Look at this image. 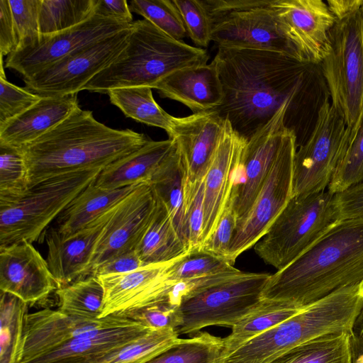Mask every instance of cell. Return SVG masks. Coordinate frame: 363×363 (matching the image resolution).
Here are the masks:
<instances>
[{"instance_id":"cell-1","label":"cell","mask_w":363,"mask_h":363,"mask_svg":"<svg viewBox=\"0 0 363 363\" xmlns=\"http://www.w3.org/2000/svg\"><path fill=\"white\" fill-rule=\"evenodd\" d=\"M213 61L223 94L214 110L247 140L296 95L306 65L277 52L225 47Z\"/></svg>"},{"instance_id":"cell-2","label":"cell","mask_w":363,"mask_h":363,"mask_svg":"<svg viewBox=\"0 0 363 363\" xmlns=\"http://www.w3.org/2000/svg\"><path fill=\"white\" fill-rule=\"evenodd\" d=\"M150 140L130 129L111 128L98 121L92 111L78 107L63 121L21 148L28 189L62 174L104 169Z\"/></svg>"},{"instance_id":"cell-3","label":"cell","mask_w":363,"mask_h":363,"mask_svg":"<svg viewBox=\"0 0 363 363\" xmlns=\"http://www.w3.org/2000/svg\"><path fill=\"white\" fill-rule=\"evenodd\" d=\"M363 281V218L340 220L285 268L270 274L262 299L300 307Z\"/></svg>"},{"instance_id":"cell-4","label":"cell","mask_w":363,"mask_h":363,"mask_svg":"<svg viewBox=\"0 0 363 363\" xmlns=\"http://www.w3.org/2000/svg\"><path fill=\"white\" fill-rule=\"evenodd\" d=\"M206 50L175 40L146 19L133 21L126 45L82 90L107 94L118 88H155L176 70L206 64Z\"/></svg>"},{"instance_id":"cell-5","label":"cell","mask_w":363,"mask_h":363,"mask_svg":"<svg viewBox=\"0 0 363 363\" xmlns=\"http://www.w3.org/2000/svg\"><path fill=\"white\" fill-rule=\"evenodd\" d=\"M363 306V281L339 289L242 345L218 363H270L323 335L352 330Z\"/></svg>"},{"instance_id":"cell-6","label":"cell","mask_w":363,"mask_h":363,"mask_svg":"<svg viewBox=\"0 0 363 363\" xmlns=\"http://www.w3.org/2000/svg\"><path fill=\"white\" fill-rule=\"evenodd\" d=\"M340 220L335 194L324 191L292 196L265 235L256 254L281 270L304 253Z\"/></svg>"},{"instance_id":"cell-7","label":"cell","mask_w":363,"mask_h":363,"mask_svg":"<svg viewBox=\"0 0 363 363\" xmlns=\"http://www.w3.org/2000/svg\"><path fill=\"white\" fill-rule=\"evenodd\" d=\"M101 169L48 179L21 196L0 202V248L26 240L43 241L50 224L91 184Z\"/></svg>"},{"instance_id":"cell-8","label":"cell","mask_w":363,"mask_h":363,"mask_svg":"<svg viewBox=\"0 0 363 363\" xmlns=\"http://www.w3.org/2000/svg\"><path fill=\"white\" fill-rule=\"evenodd\" d=\"M320 64L329 89L330 104L350 130L351 141L360 125L363 115V22L361 10L336 21L330 33L328 52Z\"/></svg>"},{"instance_id":"cell-9","label":"cell","mask_w":363,"mask_h":363,"mask_svg":"<svg viewBox=\"0 0 363 363\" xmlns=\"http://www.w3.org/2000/svg\"><path fill=\"white\" fill-rule=\"evenodd\" d=\"M267 273L241 274L200 291L180 306L179 335L193 334L211 325L233 327L262 300Z\"/></svg>"},{"instance_id":"cell-10","label":"cell","mask_w":363,"mask_h":363,"mask_svg":"<svg viewBox=\"0 0 363 363\" xmlns=\"http://www.w3.org/2000/svg\"><path fill=\"white\" fill-rule=\"evenodd\" d=\"M350 143V130L326 99L309 138L296 149L292 196L326 190Z\"/></svg>"},{"instance_id":"cell-11","label":"cell","mask_w":363,"mask_h":363,"mask_svg":"<svg viewBox=\"0 0 363 363\" xmlns=\"http://www.w3.org/2000/svg\"><path fill=\"white\" fill-rule=\"evenodd\" d=\"M296 151V136L294 130L286 127L273 165L254 203L237 220L228 256L231 264L265 235L292 197Z\"/></svg>"},{"instance_id":"cell-12","label":"cell","mask_w":363,"mask_h":363,"mask_svg":"<svg viewBox=\"0 0 363 363\" xmlns=\"http://www.w3.org/2000/svg\"><path fill=\"white\" fill-rule=\"evenodd\" d=\"M131 26L84 45L32 77L23 79L26 88L40 97L78 94L121 52Z\"/></svg>"},{"instance_id":"cell-13","label":"cell","mask_w":363,"mask_h":363,"mask_svg":"<svg viewBox=\"0 0 363 363\" xmlns=\"http://www.w3.org/2000/svg\"><path fill=\"white\" fill-rule=\"evenodd\" d=\"M127 24L94 13L84 22L66 30L40 35L39 40L7 56L5 67L28 78L89 43L130 28Z\"/></svg>"},{"instance_id":"cell-14","label":"cell","mask_w":363,"mask_h":363,"mask_svg":"<svg viewBox=\"0 0 363 363\" xmlns=\"http://www.w3.org/2000/svg\"><path fill=\"white\" fill-rule=\"evenodd\" d=\"M293 99H287L245 143L230 196L238 220L250 210L269 173L286 128L285 117Z\"/></svg>"},{"instance_id":"cell-15","label":"cell","mask_w":363,"mask_h":363,"mask_svg":"<svg viewBox=\"0 0 363 363\" xmlns=\"http://www.w3.org/2000/svg\"><path fill=\"white\" fill-rule=\"evenodd\" d=\"M303 63L320 64L330 48L336 19L322 0H272L270 5Z\"/></svg>"},{"instance_id":"cell-16","label":"cell","mask_w":363,"mask_h":363,"mask_svg":"<svg viewBox=\"0 0 363 363\" xmlns=\"http://www.w3.org/2000/svg\"><path fill=\"white\" fill-rule=\"evenodd\" d=\"M156 206L157 201L148 182L139 184L118 203L96 243L91 274L108 260L136 249Z\"/></svg>"},{"instance_id":"cell-17","label":"cell","mask_w":363,"mask_h":363,"mask_svg":"<svg viewBox=\"0 0 363 363\" xmlns=\"http://www.w3.org/2000/svg\"><path fill=\"white\" fill-rule=\"evenodd\" d=\"M272 1L267 5L233 12L214 21L211 41L217 47L269 50L299 60L295 48L270 6Z\"/></svg>"},{"instance_id":"cell-18","label":"cell","mask_w":363,"mask_h":363,"mask_svg":"<svg viewBox=\"0 0 363 363\" xmlns=\"http://www.w3.org/2000/svg\"><path fill=\"white\" fill-rule=\"evenodd\" d=\"M118 316L114 314L91 319L50 308L28 313L16 363H25L74 339L109 326Z\"/></svg>"},{"instance_id":"cell-19","label":"cell","mask_w":363,"mask_h":363,"mask_svg":"<svg viewBox=\"0 0 363 363\" xmlns=\"http://www.w3.org/2000/svg\"><path fill=\"white\" fill-rule=\"evenodd\" d=\"M58 289L47 261L26 240L0 248V289L28 304L45 300Z\"/></svg>"},{"instance_id":"cell-20","label":"cell","mask_w":363,"mask_h":363,"mask_svg":"<svg viewBox=\"0 0 363 363\" xmlns=\"http://www.w3.org/2000/svg\"><path fill=\"white\" fill-rule=\"evenodd\" d=\"M116 206L70 235H61L52 226L48 229L46 261L58 288L91 274L96 243Z\"/></svg>"},{"instance_id":"cell-21","label":"cell","mask_w":363,"mask_h":363,"mask_svg":"<svg viewBox=\"0 0 363 363\" xmlns=\"http://www.w3.org/2000/svg\"><path fill=\"white\" fill-rule=\"evenodd\" d=\"M215 110L175 117L172 135L186 172V183L204 179L225 128Z\"/></svg>"},{"instance_id":"cell-22","label":"cell","mask_w":363,"mask_h":363,"mask_svg":"<svg viewBox=\"0 0 363 363\" xmlns=\"http://www.w3.org/2000/svg\"><path fill=\"white\" fill-rule=\"evenodd\" d=\"M246 140L225 121L223 133L204 178L201 245L214 231L230 198Z\"/></svg>"},{"instance_id":"cell-23","label":"cell","mask_w":363,"mask_h":363,"mask_svg":"<svg viewBox=\"0 0 363 363\" xmlns=\"http://www.w3.org/2000/svg\"><path fill=\"white\" fill-rule=\"evenodd\" d=\"M152 330L138 321L119 315L109 326L74 339L25 363H101Z\"/></svg>"},{"instance_id":"cell-24","label":"cell","mask_w":363,"mask_h":363,"mask_svg":"<svg viewBox=\"0 0 363 363\" xmlns=\"http://www.w3.org/2000/svg\"><path fill=\"white\" fill-rule=\"evenodd\" d=\"M168 263L146 265L124 274L99 276L105 292L101 318L124 315L163 302L169 288L164 277Z\"/></svg>"},{"instance_id":"cell-25","label":"cell","mask_w":363,"mask_h":363,"mask_svg":"<svg viewBox=\"0 0 363 363\" xmlns=\"http://www.w3.org/2000/svg\"><path fill=\"white\" fill-rule=\"evenodd\" d=\"M154 89L162 97L177 101L193 113L214 110L222 103L223 94L216 63L184 67L171 73Z\"/></svg>"},{"instance_id":"cell-26","label":"cell","mask_w":363,"mask_h":363,"mask_svg":"<svg viewBox=\"0 0 363 363\" xmlns=\"http://www.w3.org/2000/svg\"><path fill=\"white\" fill-rule=\"evenodd\" d=\"M78 107L77 93L41 97L0 128V145L21 149L63 121Z\"/></svg>"},{"instance_id":"cell-27","label":"cell","mask_w":363,"mask_h":363,"mask_svg":"<svg viewBox=\"0 0 363 363\" xmlns=\"http://www.w3.org/2000/svg\"><path fill=\"white\" fill-rule=\"evenodd\" d=\"M174 144L170 138L158 141L150 139L140 148L106 166L99 173L95 184L105 189H116L149 183Z\"/></svg>"},{"instance_id":"cell-28","label":"cell","mask_w":363,"mask_h":363,"mask_svg":"<svg viewBox=\"0 0 363 363\" xmlns=\"http://www.w3.org/2000/svg\"><path fill=\"white\" fill-rule=\"evenodd\" d=\"M138 185L105 189L97 186L94 182L61 213L52 227L61 235H70L112 209Z\"/></svg>"},{"instance_id":"cell-29","label":"cell","mask_w":363,"mask_h":363,"mask_svg":"<svg viewBox=\"0 0 363 363\" xmlns=\"http://www.w3.org/2000/svg\"><path fill=\"white\" fill-rule=\"evenodd\" d=\"M186 182V172L175 143L149 184L156 199L166 208L178 235L186 246L184 224Z\"/></svg>"},{"instance_id":"cell-30","label":"cell","mask_w":363,"mask_h":363,"mask_svg":"<svg viewBox=\"0 0 363 363\" xmlns=\"http://www.w3.org/2000/svg\"><path fill=\"white\" fill-rule=\"evenodd\" d=\"M303 308L286 301L262 299L231 328V333L227 337L223 338V347L220 359L296 315Z\"/></svg>"},{"instance_id":"cell-31","label":"cell","mask_w":363,"mask_h":363,"mask_svg":"<svg viewBox=\"0 0 363 363\" xmlns=\"http://www.w3.org/2000/svg\"><path fill=\"white\" fill-rule=\"evenodd\" d=\"M156 201L155 214L135 249L145 266L169 262L189 252L178 235L166 208L158 200Z\"/></svg>"},{"instance_id":"cell-32","label":"cell","mask_w":363,"mask_h":363,"mask_svg":"<svg viewBox=\"0 0 363 363\" xmlns=\"http://www.w3.org/2000/svg\"><path fill=\"white\" fill-rule=\"evenodd\" d=\"M107 94L112 104L138 122L157 127L172 135L175 117L167 113L154 99L152 88L131 86L115 89Z\"/></svg>"},{"instance_id":"cell-33","label":"cell","mask_w":363,"mask_h":363,"mask_svg":"<svg viewBox=\"0 0 363 363\" xmlns=\"http://www.w3.org/2000/svg\"><path fill=\"white\" fill-rule=\"evenodd\" d=\"M351 333L320 336L299 345L270 363H354Z\"/></svg>"},{"instance_id":"cell-34","label":"cell","mask_w":363,"mask_h":363,"mask_svg":"<svg viewBox=\"0 0 363 363\" xmlns=\"http://www.w3.org/2000/svg\"><path fill=\"white\" fill-rule=\"evenodd\" d=\"M58 309L86 318H101L104 288L99 277L90 274L55 291Z\"/></svg>"},{"instance_id":"cell-35","label":"cell","mask_w":363,"mask_h":363,"mask_svg":"<svg viewBox=\"0 0 363 363\" xmlns=\"http://www.w3.org/2000/svg\"><path fill=\"white\" fill-rule=\"evenodd\" d=\"M96 0H40V35H51L73 28L95 13Z\"/></svg>"},{"instance_id":"cell-36","label":"cell","mask_w":363,"mask_h":363,"mask_svg":"<svg viewBox=\"0 0 363 363\" xmlns=\"http://www.w3.org/2000/svg\"><path fill=\"white\" fill-rule=\"evenodd\" d=\"M223 347V338L199 332L190 338H181L146 363H218Z\"/></svg>"},{"instance_id":"cell-37","label":"cell","mask_w":363,"mask_h":363,"mask_svg":"<svg viewBox=\"0 0 363 363\" xmlns=\"http://www.w3.org/2000/svg\"><path fill=\"white\" fill-rule=\"evenodd\" d=\"M28 307L17 296L1 291L0 363H16Z\"/></svg>"},{"instance_id":"cell-38","label":"cell","mask_w":363,"mask_h":363,"mask_svg":"<svg viewBox=\"0 0 363 363\" xmlns=\"http://www.w3.org/2000/svg\"><path fill=\"white\" fill-rule=\"evenodd\" d=\"M236 268L228 262L201 250L189 252L166 266L164 277L169 286L180 281L230 272Z\"/></svg>"},{"instance_id":"cell-39","label":"cell","mask_w":363,"mask_h":363,"mask_svg":"<svg viewBox=\"0 0 363 363\" xmlns=\"http://www.w3.org/2000/svg\"><path fill=\"white\" fill-rule=\"evenodd\" d=\"M178 333L172 329L152 330L107 357L101 363H146L176 342Z\"/></svg>"},{"instance_id":"cell-40","label":"cell","mask_w":363,"mask_h":363,"mask_svg":"<svg viewBox=\"0 0 363 363\" xmlns=\"http://www.w3.org/2000/svg\"><path fill=\"white\" fill-rule=\"evenodd\" d=\"M131 12L151 22L171 38L182 40L187 33L172 0H133L128 2Z\"/></svg>"},{"instance_id":"cell-41","label":"cell","mask_w":363,"mask_h":363,"mask_svg":"<svg viewBox=\"0 0 363 363\" xmlns=\"http://www.w3.org/2000/svg\"><path fill=\"white\" fill-rule=\"evenodd\" d=\"M28 189V172L22 150L0 145V202L15 199Z\"/></svg>"},{"instance_id":"cell-42","label":"cell","mask_w":363,"mask_h":363,"mask_svg":"<svg viewBox=\"0 0 363 363\" xmlns=\"http://www.w3.org/2000/svg\"><path fill=\"white\" fill-rule=\"evenodd\" d=\"M363 182V115L360 125L336 169L328 189L342 192Z\"/></svg>"},{"instance_id":"cell-43","label":"cell","mask_w":363,"mask_h":363,"mask_svg":"<svg viewBox=\"0 0 363 363\" xmlns=\"http://www.w3.org/2000/svg\"><path fill=\"white\" fill-rule=\"evenodd\" d=\"M204 179L195 184L186 182L185 238L188 252L198 250L202 243L204 218Z\"/></svg>"},{"instance_id":"cell-44","label":"cell","mask_w":363,"mask_h":363,"mask_svg":"<svg viewBox=\"0 0 363 363\" xmlns=\"http://www.w3.org/2000/svg\"><path fill=\"white\" fill-rule=\"evenodd\" d=\"M183 21L187 35L200 47L211 41L213 23L201 0H172Z\"/></svg>"},{"instance_id":"cell-45","label":"cell","mask_w":363,"mask_h":363,"mask_svg":"<svg viewBox=\"0 0 363 363\" xmlns=\"http://www.w3.org/2000/svg\"><path fill=\"white\" fill-rule=\"evenodd\" d=\"M41 97L6 80L1 55L0 128L36 104Z\"/></svg>"},{"instance_id":"cell-46","label":"cell","mask_w":363,"mask_h":363,"mask_svg":"<svg viewBox=\"0 0 363 363\" xmlns=\"http://www.w3.org/2000/svg\"><path fill=\"white\" fill-rule=\"evenodd\" d=\"M9 4L18 40L16 50L36 43L40 37L39 28L40 0H9Z\"/></svg>"},{"instance_id":"cell-47","label":"cell","mask_w":363,"mask_h":363,"mask_svg":"<svg viewBox=\"0 0 363 363\" xmlns=\"http://www.w3.org/2000/svg\"><path fill=\"white\" fill-rule=\"evenodd\" d=\"M237 220L230 198L216 228L199 250L228 262L230 245L236 228Z\"/></svg>"},{"instance_id":"cell-48","label":"cell","mask_w":363,"mask_h":363,"mask_svg":"<svg viewBox=\"0 0 363 363\" xmlns=\"http://www.w3.org/2000/svg\"><path fill=\"white\" fill-rule=\"evenodd\" d=\"M123 315L152 330L172 329L177 332L182 323L180 307L156 303Z\"/></svg>"},{"instance_id":"cell-49","label":"cell","mask_w":363,"mask_h":363,"mask_svg":"<svg viewBox=\"0 0 363 363\" xmlns=\"http://www.w3.org/2000/svg\"><path fill=\"white\" fill-rule=\"evenodd\" d=\"M341 220L363 218V182L335 194Z\"/></svg>"},{"instance_id":"cell-50","label":"cell","mask_w":363,"mask_h":363,"mask_svg":"<svg viewBox=\"0 0 363 363\" xmlns=\"http://www.w3.org/2000/svg\"><path fill=\"white\" fill-rule=\"evenodd\" d=\"M18 45L9 0H0V51L1 55H9Z\"/></svg>"},{"instance_id":"cell-51","label":"cell","mask_w":363,"mask_h":363,"mask_svg":"<svg viewBox=\"0 0 363 363\" xmlns=\"http://www.w3.org/2000/svg\"><path fill=\"white\" fill-rule=\"evenodd\" d=\"M212 23L231 13L267 5L271 0H201Z\"/></svg>"},{"instance_id":"cell-52","label":"cell","mask_w":363,"mask_h":363,"mask_svg":"<svg viewBox=\"0 0 363 363\" xmlns=\"http://www.w3.org/2000/svg\"><path fill=\"white\" fill-rule=\"evenodd\" d=\"M145 265L136 250H132L116 256L98 267L92 273L96 276H104L128 273Z\"/></svg>"},{"instance_id":"cell-53","label":"cell","mask_w":363,"mask_h":363,"mask_svg":"<svg viewBox=\"0 0 363 363\" xmlns=\"http://www.w3.org/2000/svg\"><path fill=\"white\" fill-rule=\"evenodd\" d=\"M95 13L127 24L133 23V15L125 0H96Z\"/></svg>"},{"instance_id":"cell-54","label":"cell","mask_w":363,"mask_h":363,"mask_svg":"<svg viewBox=\"0 0 363 363\" xmlns=\"http://www.w3.org/2000/svg\"><path fill=\"white\" fill-rule=\"evenodd\" d=\"M326 3L337 21L345 18L360 11L363 0H327Z\"/></svg>"},{"instance_id":"cell-55","label":"cell","mask_w":363,"mask_h":363,"mask_svg":"<svg viewBox=\"0 0 363 363\" xmlns=\"http://www.w3.org/2000/svg\"><path fill=\"white\" fill-rule=\"evenodd\" d=\"M351 340L353 359H354L363 352V306L354 321Z\"/></svg>"},{"instance_id":"cell-56","label":"cell","mask_w":363,"mask_h":363,"mask_svg":"<svg viewBox=\"0 0 363 363\" xmlns=\"http://www.w3.org/2000/svg\"><path fill=\"white\" fill-rule=\"evenodd\" d=\"M354 363H363V352L354 359Z\"/></svg>"},{"instance_id":"cell-57","label":"cell","mask_w":363,"mask_h":363,"mask_svg":"<svg viewBox=\"0 0 363 363\" xmlns=\"http://www.w3.org/2000/svg\"><path fill=\"white\" fill-rule=\"evenodd\" d=\"M361 13H362V22H363V5L361 9Z\"/></svg>"}]
</instances>
